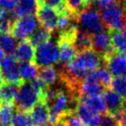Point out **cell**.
<instances>
[{
	"instance_id": "cell-30",
	"label": "cell",
	"mask_w": 126,
	"mask_h": 126,
	"mask_svg": "<svg viewBox=\"0 0 126 126\" xmlns=\"http://www.w3.org/2000/svg\"><path fill=\"white\" fill-rule=\"evenodd\" d=\"M98 126H119V124L113 115L106 112L103 116H101V119H100Z\"/></svg>"
},
{
	"instance_id": "cell-21",
	"label": "cell",
	"mask_w": 126,
	"mask_h": 126,
	"mask_svg": "<svg viewBox=\"0 0 126 126\" xmlns=\"http://www.w3.org/2000/svg\"><path fill=\"white\" fill-rule=\"evenodd\" d=\"M14 103L2 101L0 103V125L10 126L15 112Z\"/></svg>"
},
{
	"instance_id": "cell-6",
	"label": "cell",
	"mask_w": 126,
	"mask_h": 126,
	"mask_svg": "<svg viewBox=\"0 0 126 126\" xmlns=\"http://www.w3.org/2000/svg\"><path fill=\"white\" fill-rule=\"evenodd\" d=\"M36 15L37 21L39 22L41 27L44 30L52 33L57 29L60 17V14L57 11L42 4H38Z\"/></svg>"
},
{
	"instance_id": "cell-27",
	"label": "cell",
	"mask_w": 126,
	"mask_h": 126,
	"mask_svg": "<svg viewBox=\"0 0 126 126\" xmlns=\"http://www.w3.org/2000/svg\"><path fill=\"white\" fill-rule=\"evenodd\" d=\"M96 74L98 79L105 89L110 87L112 81V75L110 73V71L107 69V67H105V65L101 66L98 69H96Z\"/></svg>"
},
{
	"instance_id": "cell-31",
	"label": "cell",
	"mask_w": 126,
	"mask_h": 126,
	"mask_svg": "<svg viewBox=\"0 0 126 126\" xmlns=\"http://www.w3.org/2000/svg\"><path fill=\"white\" fill-rule=\"evenodd\" d=\"M16 0H0V7L6 12L12 13L13 14L15 9H16Z\"/></svg>"
},
{
	"instance_id": "cell-19",
	"label": "cell",
	"mask_w": 126,
	"mask_h": 126,
	"mask_svg": "<svg viewBox=\"0 0 126 126\" xmlns=\"http://www.w3.org/2000/svg\"><path fill=\"white\" fill-rule=\"evenodd\" d=\"M111 46L114 51L126 54V31L125 30H110Z\"/></svg>"
},
{
	"instance_id": "cell-34",
	"label": "cell",
	"mask_w": 126,
	"mask_h": 126,
	"mask_svg": "<svg viewBox=\"0 0 126 126\" xmlns=\"http://www.w3.org/2000/svg\"><path fill=\"white\" fill-rule=\"evenodd\" d=\"M4 84V80H3V78H2V74H1V71H0V87L1 86Z\"/></svg>"
},
{
	"instance_id": "cell-23",
	"label": "cell",
	"mask_w": 126,
	"mask_h": 126,
	"mask_svg": "<svg viewBox=\"0 0 126 126\" xmlns=\"http://www.w3.org/2000/svg\"><path fill=\"white\" fill-rule=\"evenodd\" d=\"M10 126H35V124L28 112L16 109Z\"/></svg>"
},
{
	"instance_id": "cell-5",
	"label": "cell",
	"mask_w": 126,
	"mask_h": 126,
	"mask_svg": "<svg viewBox=\"0 0 126 126\" xmlns=\"http://www.w3.org/2000/svg\"><path fill=\"white\" fill-rule=\"evenodd\" d=\"M0 71L3 80L7 83L20 85L23 82L19 71V63L13 54H8L0 61Z\"/></svg>"
},
{
	"instance_id": "cell-12",
	"label": "cell",
	"mask_w": 126,
	"mask_h": 126,
	"mask_svg": "<svg viewBox=\"0 0 126 126\" xmlns=\"http://www.w3.org/2000/svg\"><path fill=\"white\" fill-rule=\"evenodd\" d=\"M57 43L59 47V61L62 66H65L71 62L75 57L77 50L74 47L72 41L68 39L59 37Z\"/></svg>"
},
{
	"instance_id": "cell-20",
	"label": "cell",
	"mask_w": 126,
	"mask_h": 126,
	"mask_svg": "<svg viewBox=\"0 0 126 126\" xmlns=\"http://www.w3.org/2000/svg\"><path fill=\"white\" fill-rule=\"evenodd\" d=\"M20 85L5 82L0 87V98L2 101L14 103Z\"/></svg>"
},
{
	"instance_id": "cell-7",
	"label": "cell",
	"mask_w": 126,
	"mask_h": 126,
	"mask_svg": "<svg viewBox=\"0 0 126 126\" xmlns=\"http://www.w3.org/2000/svg\"><path fill=\"white\" fill-rule=\"evenodd\" d=\"M92 49L98 53L103 59L113 52L110 41V31L108 29H105L92 35Z\"/></svg>"
},
{
	"instance_id": "cell-8",
	"label": "cell",
	"mask_w": 126,
	"mask_h": 126,
	"mask_svg": "<svg viewBox=\"0 0 126 126\" xmlns=\"http://www.w3.org/2000/svg\"><path fill=\"white\" fill-rule=\"evenodd\" d=\"M105 88L98 79L96 70L90 72L82 80L79 86V98L102 95Z\"/></svg>"
},
{
	"instance_id": "cell-18",
	"label": "cell",
	"mask_w": 126,
	"mask_h": 126,
	"mask_svg": "<svg viewBox=\"0 0 126 126\" xmlns=\"http://www.w3.org/2000/svg\"><path fill=\"white\" fill-rule=\"evenodd\" d=\"M79 100L82 102V103H84L86 105H87L92 110L101 114V115H104V114H105L107 112L106 107H105V102H104L102 95L80 97L79 98Z\"/></svg>"
},
{
	"instance_id": "cell-13",
	"label": "cell",
	"mask_w": 126,
	"mask_h": 126,
	"mask_svg": "<svg viewBox=\"0 0 126 126\" xmlns=\"http://www.w3.org/2000/svg\"><path fill=\"white\" fill-rule=\"evenodd\" d=\"M30 117L36 126L45 125L49 122V110L43 100H39L30 110Z\"/></svg>"
},
{
	"instance_id": "cell-17",
	"label": "cell",
	"mask_w": 126,
	"mask_h": 126,
	"mask_svg": "<svg viewBox=\"0 0 126 126\" xmlns=\"http://www.w3.org/2000/svg\"><path fill=\"white\" fill-rule=\"evenodd\" d=\"M73 44L79 53L92 49V35L78 30L73 40Z\"/></svg>"
},
{
	"instance_id": "cell-1",
	"label": "cell",
	"mask_w": 126,
	"mask_h": 126,
	"mask_svg": "<svg viewBox=\"0 0 126 126\" xmlns=\"http://www.w3.org/2000/svg\"><path fill=\"white\" fill-rule=\"evenodd\" d=\"M47 88L37 78L32 80H26L25 82L23 81L20 84L14 101L16 109L27 112L30 111L32 107L42 99V95Z\"/></svg>"
},
{
	"instance_id": "cell-24",
	"label": "cell",
	"mask_w": 126,
	"mask_h": 126,
	"mask_svg": "<svg viewBox=\"0 0 126 126\" xmlns=\"http://www.w3.org/2000/svg\"><path fill=\"white\" fill-rule=\"evenodd\" d=\"M16 39L10 33H0V47L4 53L13 54L16 47Z\"/></svg>"
},
{
	"instance_id": "cell-16",
	"label": "cell",
	"mask_w": 126,
	"mask_h": 126,
	"mask_svg": "<svg viewBox=\"0 0 126 126\" xmlns=\"http://www.w3.org/2000/svg\"><path fill=\"white\" fill-rule=\"evenodd\" d=\"M37 79H39L44 85L49 87L55 84L56 81L59 79V72L52 66L42 67L37 73Z\"/></svg>"
},
{
	"instance_id": "cell-9",
	"label": "cell",
	"mask_w": 126,
	"mask_h": 126,
	"mask_svg": "<svg viewBox=\"0 0 126 126\" xmlns=\"http://www.w3.org/2000/svg\"><path fill=\"white\" fill-rule=\"evenodd\" d=\"M104 61L111 75L126 76V54L113 51L104 58Z\"/></svg>"
},
{
	"instance_id": "cell-35",
	"label": "cell",
	"mask_w": 126,
	"mask_h": 126,
	"mask_svg": "<svg viewBox=\"0 0 126 126\" xmlns=\"http://www.w3.org/2000/svg\"><path fill=\"white\" fill-rule=\"evenodd\" d=\"M39 126H52V125H51V124L50 125H47V124H45V125H39Z\"/></svg>"
},
{
	"instance_id": "cell-25",
	"label": "cell",
	"mask_w": 126,
	"mask_h": 126,
	"mask_svg": "<svg viewBox=\"0 0 126 126\" xmlns=\"http://www.w3.org/2000/svg\"><path fill=\"white\" fill-rule=\"evenodd\" d=\"M51 39V32L44 30L43 28H36L33 33L29 36V41L33 46H37Z\"/></svg>"
},
{
	"instance_id": "cell-28",
	"label": "cell",
	"mask_w": 126,
	"mask_h": 126,
	"mask_svg": "<svg viewBox=\"0 0 126 126\" xmlns=\"http://www.w3.org/2000/svg\"><path fill=\"white\" fill-rule=\"evenodd\" d=\"M66 4L71 12L78 14L87 7V0H66Z\"/></svg>"
},
{
	"instance_id": "cell-26",
	"label": "cell",
	"mask_w": 126,
	"mask_h": 126,
	"mask_svg": "<svg viewBox=\"0 0 126 126\" xmlns=\"http://www.w3.org/2000/svg\"><path fill=\"white\" fill-rule=\"evenodd\" d=\"M110 86L115 93L126 101V76H116L112 79Z\"/></svg>"
},
{
	"instance_id": "cell-11",
	"label": "cell",
	"mask_w": 126,
	"mask_h": 126,
	"mask_svg": "<svg viewBox=\"0 0 126 126\" xmlns=\"http://www.w3.org/2000/svg\"><path fill=\"white\" fill-rule=\"evenodd\" d=\"M103 99L108 113L115 116L120 112L124 105V100L113 90L107 88L103 93Z\"/></svg>"
},
{
	"instance_id": "cell-15",
	"label": "cell",
	"mask_w": 126,
	"mask_h": 126,
	"mask_svg": "<svg viewBox=\"0 0 126 126\" xmlns=\"http://www.w3.org/2000/svg\"><path fill=\"white\" fill-rule=\"evenodd\" d=\"M16 5L14 11L15 18H18L20 16L31 15L36 12L37 10V0H16Z\"/></svg>"
},
{
	"instance_id": "cell-3",
	"label": "cell",
	"mask_w": 126,
	"mask_h": 126,
	"mask_svg": "<svg viewBox=\"0 0 126 126\" xmlns=\"http://www.w3.org/2000/svg\"><path fill=\"white\" fill-rule=\"evenodd\" d=\"M34 61L39 67L52 66L59 61V47L54 41L48 40L36 46Z\"/></svg>"
},
{
	"instance_id": "cell-32",
	"label": "cell",
	"mask_w": 126,
	"mask_h": 126,
	"mask_svg": "<svg viewBox=\"0 0 126 126\" xmlns=\"http://www.w3.org/2000/svg\"><path fill=\"white\" fill-rule=\"evenodd\" d=\"M52 126H67V125H66L65 123L63 122L62 120H59V121H57L55 124H52Z\"/></svg>"
},
{
	"instance_id": "cell-10",
	"label": "cell",
	"mask_w": 126,
	"mask_h": 126,
	"mask_svg": "<svg viewBox=\"0 0 126 126\" xmlns=\"http://www.w3.org/2000/svg\"><path fill=\"white\" fill-rule=\"evenodd\" d=\"M76 115L86 126H98L101 119V114L94 111L84 103L78 100L74 109Z\"/></svg>"
},
{
	"instance_id": "cell-29",
	"label": "cell",
	"mask_w": 126,
	"mask_h": 126,
	"mask_svg": "<svg viewBox=\"0 0 126 126\" xmlns=\"http://www.w3.org/2000/svg\"><path fill=\"white\" fill-rule=\"evenodd\" d=\"M60 120H62L67 126H86L82 123V121L79 118V117L76 115L74 110L67 112Z\"/></svg>"
},
{
	"instance_id": "cell-2",
	"label": "cell",
	"mask_w": 126,
	"mask_h": 126,
	"mask_svg": "<svg viewBox=\"0 0 126 126\" xmlns=\"http://www.w3.org/2000/svg\"><path fill=\"white\" fill-rule=\"evenodd\" d=\"M78 25L81 30L89 35H94L106 29L100 13L94 7H86L78 13Z\"/></svg>"
},
{
	"instance_id": "cell-33",
	"label": "cell",
	"mask_w": 126,
	"mask_h": 126,
	"mask_svg": "<svg viewBox=\"0 0 126 126\" xmlns=\"http://www.w3.org/2000/svg\"><path fill=\"white\" fill-rule=\"evenodd\" d=\"M4 52L3 51V49L0 47V61L4 59Z\"/></svg>"
},
{
	"instance_id": "cell-36",
	"label": "cell",
	"mask_w": 126,
	"mask_h": 126,
	"mask_svg": "<svg viewBox=\"0 0 126 126\" xmlns=\"http://www.w3.org/2000/svg\"><path fill=\"white\" fill-rule=\"evenodd\" d=\"M124 1H125V2H126V0H124Z\"/></svg>"
},
{
	"instance_id": "cell-14",
	"label": "cell",
	"mask_w": 126,
	"mask_h": 126,
	"mask_svg": "<svg viewBox=\"0 0 126 126\" xmlns=\"http://www.w3.org/2000/svg\"><path fill=\"white\" fill-rule=\"evenodd\" d=\"M13 55L20 62L33 61L35 56V48L29 40H22L16 45Z\"/></svg>"
},
{
	"instance_id": "cell-22",
	"label": "cell",
	"mask_w": 126,
	"mask_h": 126,
	"mask_svg": "<svg viewBox=\"0 0 126 126\" xmlns=\"http://www.w3.org/2000/svg\"><path fill=\"white\" fill-rule=\"evenodd\" d=\"M19 71L22 79L25 80H32L35 79L38 73V69L35 64L32 61L19 63Z\"/></svg>"
},
{
	"instance_id": "cell-4",
	"label": "cell",
	"mask_w": 126,
	"mask_h": 126,
	"mask_svg": "<svg viewBox=\"0 0 126 126\" xmlns=\"http://www.w3.org/2000/svg\"><path fill=\"white\" fill-rule=\"evenodd\" d=\"M37 25V18L33 14L20 16L13 22L11 33L16 40H24L33 33Z\"/></svg>"
}]
</instances>
